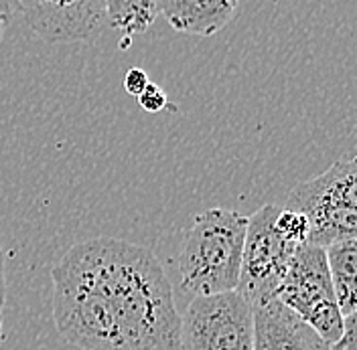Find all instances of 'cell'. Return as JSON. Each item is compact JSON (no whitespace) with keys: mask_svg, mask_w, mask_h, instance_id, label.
<instances>
[{"mask_svg":"<svg viewBox=\"0 0 357 350\" xmlns=\"http://www.w3.org/2000/svg\"><path fill=\"white\" fill-rule=\"evenodd\" d=\"M53 322L77 350H181L173 285L153 251L116 237L73 245L51 269Z\"/></svg>","mask_w":357,"mask_h":350,"instance_id":"1","label":"cell"},{"mask_svg":"<svg viewBox=\"0 0 357 350\" xmlns=\"http://www.w3.org/2000/svg\"><path fill=\"white\" fill-rule=\"evenodd\" d=\"M248 217L213 207L199 213L178 253V278L185 292L213 296L234 292L240 282Z\"/></svg>","mask_w":357,"mask_h":350,"instance_id":"2","label":"cell"},{"mask_svg":"<svg viewBox=\"0 0 357 350\" xmlns=\"http://www.w3.org/2000/svg\"><path fill=\"white\" fill-rule=\"evenodd\" d=\"M289 209L309 221L307 243L327 247L343 237H356L357 162L337 160L323 175L301 182L289 195Z\"/></svg>","mask_w":357,"mask_h":350,"instance_id":"3","label":"cell"},{"mask_svg":"<svg viewBox=\"0 0 357 350\" xmlns=\"http://www.w3.org/2000/svg\"><path fill=\"white\" fill-rule=\"evenodd\" d=\"M276 300L307 322L325 342L333 344L343 332V314L337 306L325 249L301 243L289 263Z\"/></svg>","mask_w":357,"mask_h":350,"instance_id":"4","label":"cell"},{"mask_svg":"<svg viewBox=\"0 0 357 350\" xmlns=\"http://www.w3.org/2000/svg\"><path fill=\"white\" fill-rule=\"evenodd\" d=\"M181 350H254V314L242 294L193 296L178 316Z\"/></svg>","mask_w":357,"mask_h":350,"instance_id":"5","label":"cell"},{"mask_svg":"<svg viewBox=\"0 0 357 350\" xmlns=\"http://www.w3.org/2000/svg\"><path fill=\"white\" fill-rule=\"evenodd\" d=\"M278 209L280 207L276 205H264L248 217L240 282L236 292L242 294L252 306L276 298L290 260L298 247V243L282 237L276 231L274 217Z\"/></svg>","mask_w":357,"mask_h":350,"instance_id":"6","label":"cell"},{"mask_svg":"<svg viewBox=\"0 0 357 350\" xmlns=\"http://www.w3.org/2000/svg\"><path fill=\"white\" fill-rule=\"evenodd\" d=\"M45 43L93 41L108 26L104 0H8Z\"/></svg>","mask_w":357,"mask_h":350,"instance_id":"7","label":"cell"},{"mask_svg":"<svg viewBox=\"0 0 357 350\" xmlns=\"http://www.w3.org/2000/svg\"><path fill=\"white\" fill-rule=\"evenodd\" d=\"M252 314L254 350H331L329 342L276 298L252 306Z\"/></svg>","mask_w":357,"mask_h":350,"instance_id":"8","label":"cell"},{"mask_svg":"<svg viewBox=\"0 0 357 350\" xmlns=\"http://www.w3.org/2000/svg\"><path fill=\"white\" fill-rule=\"evenodd\" d=\"M240 0H158V15L187 35L211 37L236 17Z\"/></svg>","mask_w":357,"mask_h":350,"instance_id":"9","label":"cell"},{"mask_svg":"<svg viewBox=\"0 0 357 350\" xmlns=\"http://www.w3.org/2000/svg\"><path fill=\"white\" fill-rule=\"evenodd\" d=\"M323 249L327 255L337 306L341 310L343 318L351 316L357 310V237L337 239Z\"/></svg>","mask_w":357,"mask_h":350,"instance_id":"10","label":"cell"},{"mask_svg":"<svg viewBox=\"0 0 357 350\" xmlns=\"http://www.w3.org/2000/svg\"><path fill=\"white\" fill-rule=\"evenodd\" d=\"M108 24L128 39L146 33L158 17V0H104Z\"/></svg>","mask_w":357,"mask_h":350,"instance_id":"11","label":"cell"},{"mask_svg":"<svg viewBox=\"0 0 357 350\" xmlns=\"http://www.w3.org/2000/svg\"><path fill=\"white\" fill-rule=\"evenodd\" d=\"M274 227L276 231L287 237V239L294 241V243H307L309 239V221L303 213L292 211V209H278L276 217H274Z\"/></svg>","mask_w":357,"mask_h":350,"instance_id":"12","label":"cell"},{"mask_svg":"<svg viewBox=\"0 0 357 350\" xmlns=\"http://www.w3.org/2000/svg\"><path fill=\"white\" fill-rule=\"evenodd\" d=\"M138 104H140L142 110L149 111V113H158V111H162L167 108L169 100H167V93L158 88V86L149 83V86L144 88V91L138 95Z\"/></svg>","mask_w":357,"mask_h":350,"instance_id":"13","label":"cell"},{"mask_svg":"<svg viewBox=\"0 0 357 350\" xmlns=\"http://www.w3.org/2000/svg\"><path fill=\"white\" fill-rule=\"evenodd\" d=\"M356 314L343 318V332L339 340L331 344V350H357L356 347Z\"/></svg>","mask_w":357,"mask_h":350,"instance_id":"14","label":"cell"},{"mask_svg":"<svg viewBox=\"0 0 357 350\" xmlns=\"http://www.w3.org/2000/svg\"><path fill=\"white\" fill-rule=\"evenodd\" d=\"M149 83H151V81H149V75H146V71H144V69H140V67H132V69H128V71H126V77H124V89H126L130 95H136V97H138Z\"/></svg>","mask_w":357,"mask_h":350,"instance_id":"15","label":"cell"},{"mask_svg":"<svg viewBox=\"0 0 357 350\" xmlns=\"http://www.w3.org/2000/svg\"><path fill=\"white\" fill-rule=\"evenodd\" d=\"M10 15H13V6L8 0H0V43L4 39V33H6V26L10 22Z\"/></svg>","mask_w":357,"mask_h":350,"instance_id":"16","label":"cell"},{"mask_svg":"<svg viewBox=\"0 0 357 350\" xmlns=\"http://www.w3.org/2000/svg\"><path fill=\"white\" fill-rule=\"evenodd\" d=\"M4 302H6V276H4V251L0 245V314L4 312Z\"/></svg>","mask_w":357,"mask_h":350,"instance_id":"17","label":"cell"},{"mask_svg":"<svg viewBox=\"0 0 357 350\" xmlns=\"http://www.w3.org/2000/svg\"><path fill=\"white\" fill-rule=\"evenodd\" d=\"M4 342V328H2V314H0V344Z\"/></svg>","mask_w":357,"mask_h":350,"instance_id":"18","label":"cell"}]
</instances>
